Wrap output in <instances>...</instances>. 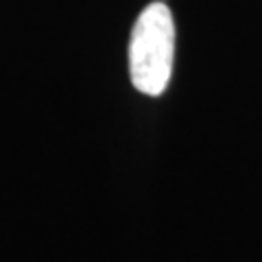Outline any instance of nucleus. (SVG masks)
I'll use <instances>...</instances> for the list:
<instances>
[{"instance_id":"nucleus-1","label":"nucleus","mask_w":262,"mask_h":262,"mask_svg":"<svg viewBox=\"0 0 262 262\" xmlns=\"http://www.w3.org/2000/svg\"><path fill=\"white\" fill-rule=\"evenodd\" d=\"M175 57V22L168 7L151 3L138 15L129 42V75L138 92L160 96L166 90Z\"/></svg>"}]
</instances>
